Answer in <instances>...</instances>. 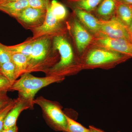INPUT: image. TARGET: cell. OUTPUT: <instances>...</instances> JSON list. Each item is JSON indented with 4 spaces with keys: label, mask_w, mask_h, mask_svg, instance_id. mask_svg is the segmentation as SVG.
I'll return each instance as SVG.
<instances>
[{
    "label": "cell",
    "mask_w": 132,
    "mask_h": 132,
    "mask_svg": "<svg viewBox=\"0 0 132 132\" xmlns=\"http://www.w3.org/2000/svg\"><path fill=\"white\" fill-rule=\"evenodd\" d=\"M53 44L59 54V61L45 73L46 76L65 78L81 70L80 59L68 33L54 36Z\"/></svg>",
    "instance_id": "obj_1"
},
{
    "label": "cell",
    "mask_w": 132,
    "mask_h": 132,
    "mask_svg": "<svg viewBox=\"0 0 132 132\" xmlns=\"http://www.w3.org/2000/svg\"><path fill=\"white\" fill-rule=\"evenodd\" d=\"M53 37L45 36L35 39L28 57L27 73L41 72L45 73L59 61V53L53 44Z\"/></svg>",
    "instance_id": "obj_2"
},
{
    "label": "cell",
    "mask_w": 132,
    "mask_h": 132,
    "mask_svg": "<svg viewBox=\"0 0 132 132\" xmlns=\"http://www.w3.org/2000/svg\"><path fill=\"white\" fill-rule=\"evenodd\" d=\"M131 57L91 45L80 57L81 69L113 67Z\"/></svg>",
    "instance_id": "obj_3"
},
{
    "label": "cell",
    "mask_w": 132,
    "mask_h": 132,
    "mask_svg": "<svg viewBox=\"0 0 132 132\" xmlns=\"http://www.w3.org/2000/svg\"><path fill=\"white\" fill-rule=\"evenodd\" d=\"M65 78L58 76L39 78L30 73H26L14 82L10 91H18L19 97L34 101L36 94L43 88L53 83L61 82Z\"/></svg>",
    "instance_id": "obj_4"
},
{
    "label": "cell",
    "mask_w": 132,
    "mask_h": 132,
    "mask_svg": "<svg viewBox=\"0 0 132 132\" xmlns=\"http://www.w3.org/2000/svg\"><path fill=\"white\" fill-rule=\"evenodd\" d=\"M67 32L76 54L80 57L92 45L94 36L79 21L73 13L66 21Z\"/></svg>",
    "instance_id": "obj_5"
},
{
    "label": "cell",
    "mask_w": 132,
    "mask_h": 132,
    "mask_svg": "<svg viewBox=\"0 0 132 132\" xmlns=\"http://www.w3.org/2000/svg\"><path fill=\"white\" fill-rule=\"evenodd\" d=\"M34 102L35 104L40 107L44 117L53 128L56 131L67 132L66 114L58 102L47 100L42 96L37 97Z\"/></svg>",
    "instance_id": "obj_6"
},
{
    "label": "cell",
    "mask_w": 132,
    "mask_h": 132,
    "mask_svg": "<svg viewBox=\"0 0 132 132\" xmlns=\"http://www.w3.org/2000/svg\"><path fill=\"white\" fill-rule=\"evenodd\" d=\"M93 36L92 45L132 58V43L130 41L122 38H111L101 34Z\"/></svg>",
    "instance_id": "obj_7"
},
{
    "label": "cell",
    "mask_w": 132,
    "mask_h": 132,
    "mask_svg": "<svg viewBox=\"0 0 132 132\" xmlns=\"http://www.w3.org/2000/svg\"><path fill=\"white\" fill-rule=\"evenodd\" d=\"M50 6L47 9L46 16L43 24L31 31L33 34L32 37L34 39L45 36L54 37L67 32L66 21H58L52 15Z\"/></svg>",
    "instance_id": "obj_8"
},
{
    "label": "cell",
    "mask_w": 132,
    "mask_h": 132,
    "mask_svg": "<svg viewBox=\"0 0 132 132\" xmlns=\"http://www.w3.org/2000/svg\"><path fill=\"white\" fill-rule=\"evenodd\" d=\"M47 10L29 6L24 10L15 19L23 27L31 31L44 23Z\"/></svg>",
    "instance_id": "obj_9"
},
{
    "label": "cell",
    "mask_w": 132,
    "mask_h": 132,
    "mask_svg": "<svg viewBox=\"0 0 132 132\" xmlns=\"http://www.w3.org/2000/svg\"><path fill=\"white\" fill-rule=\"evenodd\" d=\"M99 20L100 34L111 38L126 39L131 42L128 28L115 16L107 20Z\"/></svg>",
    "instance_id": "obj_10"
},
{
    "label": "cell",
    "mask_w": 132,
    "mask_h": 132,
    "mask_svg": "<svg viewBox=\"0 0 132 132\" xmlns=\"http://www.w3.org/2000/svg\"><path fill=\"white\" fill-rule=\"evenodd\" d=\"M34 101L18 96L14 106L5 118L3 129H8L16 126V121L22 112L33 108L35 104Z\"/></svg>",
    "instance_id": "obj_11"
},
{
    "label": "cell",
    "mask_w": 132,
    "mask_h": 132,
    "mask_svg": "<svg viewBox=\"0 0 132 132\" xmlns=\"http://www.w3.org/2000/svg\"><path fill=\"white\" fill-rule=\"evenodd\" d=\"M72 11L79 21L93 36L100 33V20L94 15L80 10H73Z\"/></svg>",
    "instance_id": "obj_12"
},
{
    "label": "cell",
    "mask_w": 132,
    "mask_h": 132,
    "mask_svg": "<svg viewBox=\"0 0 132 132\" xmlns=\"http://www.w3.org/2000/svg\"><path fill=\"white\" fill-rule=\"evenodd\" d=\"M117 3L116 0H102L91 13L100 20H107L115 16Z\"/></svg>",
    "instance_id": "obj_13"
},
{
    "label": "cell",
    "mask_w": 132,
    "mask_h": 132,
    "mask_svg": "<svg viewBox=\"0 0 132 132\" xmlns=\"http://www.w3.org/2000/svg\"><path fill=\"white\" fill-rule=\"evenodd\" d=\"M64 5L72 10H80L92 13L102 0H62Z\"/></svg>",
    "instance_id": "obj_14"
},
{
    "label": "cell",
    "mask_w": 132,
    "mask_h": 132,
    "mask_svg": "<svg viewBox=\"0 0 132 132\" xmlns=\"http://www.w3.org/2000/svg\"><path fill=\"white\" fill-rule=\"evenodd\" d=\"M29 6L28 0H20L0 4V11L15 19L26 8Z\"/></svg>",
    "instance_id": "obj_15"
},
{
    "label": "cell",
    "mask_w": 132,
    "mask_h": 132,
    "mask_svg": "<svg viewBox=\"0 0 132 132\" xmlns=\"http://www.w3.org/2000/svg\"><path fill=\"white\" fill-rule=\"evenodd\" d=\"M115 16L129 28L132 22V6L118 3Z\"/></svg>",
    "instance_id": "obj_16"
},
{
    "label": "cell",
    "mask_w": 132,
    "mask_h": 132,
    "mask_svg": "<svg viewBox=\"0 0 132 132\" xmlns=\"http://www.w3.org/2000/svg\"><path fill=\"white\" fill-rule=\"evenodd\" d=\"M10 53V52H9ZM11 61L16 67L18 78L27 73L28 68V57L25 55L17 53H10Z\"/></svg>",
    "instance_id": "obj_17"
},
{
    "label": "cell",
    "mask_w": 132,
    "mask_h": 132,
    "mask_svg": "<svg viewBox=\"0 0 132 132\" xmlns=\"http://www.w3.org/2000/svg\"><path fill=\"white\" fill-rule=\"evenodd\" d=\"M35 40L29 38L24 42L13 46L5 45V48L11 53H17L25 55L28 57L30 55Z\"/></svg>",
    "instance_id": "obj_18"
},
{
    "label": "cell",
    "mask_w": 132,
    "mask_h": 132,
    "mask_svg": "<svg viewBox=\"0 0 132 132\" xmlns=\"http://www.w3.org/2000/svg\"><path fill=\"white\" fill-rule=\"evenodd\" d=\"M50 7L53 16L58 21H66L68 16V12L64 5L56 0H53L51 2Z\"/></svg>",
    "instance_id": "obj_19"
},
{
    "label": "cell",
    "mask_w": 132,
    "mask_h": 132,
    "mask_svg": "<svg viewBox=\"0 0 132 132\" xmlns=\"http://www.w3.org/2000/svg\"><path fill=\"white\" fill-rule=\"evenodd\" d=\"M0 73L7 78L12 85L18 78L16 67L11 61L0 65Z\"/></svg>",
    "instance_id": "obj_20"
},
{
    "label": "cell",
    "mask_w": 132,
    "mask_h": 132,
    "mask_svg": "<svg viewBox=\"0 0 132 132\" xmlns=\"http://www.w3.org/2000/svg\"><path fill=\"white\" fill-rule=\"evenodd\" d=\"M66 118L67 120V132H90L89 128L85 127L66 114Z\"/></svg>",
    "instance_id": "obj_21"
},
{
    "label": "cell",
    "mask_w": 132,
    "mask_h": 132,
    "mask_svg": "<svg viewBox=\"0 0 132 132\" xmlns=\"http://www.w3.org/2000/svg\"><path fill=\"white\" fill-rule=\"evenodd\" d=\"M17 98L13 99L12 101L0 110V132L3 129L4 120L9 112L14 106Z\"/></svg>",
    "instance_id": "obj_22"
},
{
    "label": "cell",
    "mask_w": 132,
    "mask_h": 132,
    "mask_svg": "<svg viewBox=\"0 0 132 132\" xmlns=\"http://www.w3.org/2000/svg\"><path fill=\"white\" fill-rule=\"evenodd\" d=\"M29 6L39 9L47 10L50 6V0H28Z\"/></svg>",
    "instance_id": "obj_23"
},
{
    "label": "cell",
    "mask_w": 132,
    "mask_h": 132,
    "mask_svg": "<svg viewBox=\"0 0 132 132\" xmlns=\"http://www.w3.org/2000/svg\"><path fill=\"white\" fill-rule=\"evenodd\" d=\"M5 46L0 42V65L11 61L10 53L6 49Z\"/></svg>",
    "instance_id": "obj_24"
},
{
    "label": "cell",
    "mask_w": 132,
    "mask_h": 132,
    "mask_svg": "<svg viewBox=\"0 0 132 132\" xmlns=\"http://www.w3.org/2000/svg\"><path fill=\"white\" fill-rule=\"evenodd\" d=\"M12 84L2 74L0 73V92L10 91Z\"/></svg>",
    "instance_id": "obj_25"
},
{
    "label": "cell",
    "mask_w": 132,
    "mask_h": 132,
    "mask_svg": "<svg viewBox=\"0 0 132 132\" xmlns=\"http://www.w3.org/2000/svg\"><path fill=\"white\" fill-rule=\"evenodd\" d=\"M13 99L7 95V92H0V110L10 103Z\"/></svg>",
    "instance_id": "obj_26"
},
{
    "label": "cell",
    "mask_w": 132,
    "mask_h": 132,
    "mask_svg": "<svg viewBox=\"0 0 132 132\" xmlns=\"http://www.w3.org/2000/svg\"><path fill=\"white\" fill-rule=\"evenodd\" d=\"M18 128L16 125L13 127L3 129L1 132H18Z\"/></svg>",
    "instance_id": "obj_27"
},
{
    "label": "cell",
    "mask_w": 132,
    "mask_h": 132,
    "mask_svg": "<svg viewBox=\"0 0 132 132\" xmlns=\"http://www.w3.org/2000/svg\"><path fill=\"white\" fill-rule=\"evenodd\" d=\"M118 3L132 6V0H116Z\"/></svg>",
    "instance_id": "obj_28"
},
{
    "label": "cell",
    "mask_w": 132,
    "mask_h": 132,
    "mask_svg": "<svg viewBox=\"0 0 132 132\" xmlns=\"http://www.w3.org/2000/svg\"><path fill=\"white\" fill-rule=\"evenodd\" d=\"M89 128L90 130V132H106L93 126H90Z\"/></svg>",
    "instance_id": "obj_29"
},
{
    "label": "cell",
    "mask_w": 132,
    "mask_h": 132,
    "mask_svg": "<svg viewBox=\"0 0 132 132\" xmlns=\"http://www.w3.org/2000/svg\"><path fill=\"white\" fill-rule=\"evenodd\" d=\"M128 31L130 34V41L132 43V22L131 25L128 28Z\"/></svg>",
    "instance_id": "obj_30"
},
{
    "label": "cell",
    "mask_w": 132,
    "mask_h": 132,
    "mask_svg": "<svg viewBox=\"0 0 132 132\" xmlns=\"http://www.w3.org/2000/svg\"><path fill=\"white\" fill-rule=\"evenodd\" d=\"M18 1H20V0H0V4H1V3H4L10 2Z\"/></svg>",
    "instance_id": "obj_31"
}]
</instances>
